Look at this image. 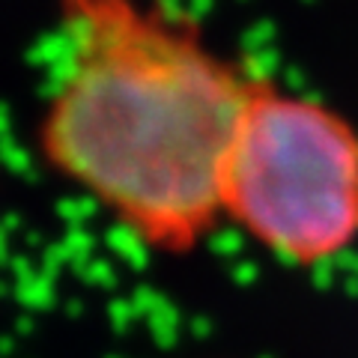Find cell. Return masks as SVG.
I'll return each mask as SVG.
<instances>
[{
  "mask_svg": "<svg viewBox=\"0 0 358 358\" xmlns=\"http://www.w3.org/2000/svg\"><path fill=\"white\" fill-rule=\"evenodd\" d=\"M36 122L45 167L159 254L221 224V171L254 84L155 0H60Z\"/></svg>",
  "mask_w": 358,
  "mask_h": 358,
  "instance_id": "obj_1",
  "label": "cell"
},
{
  "mask_svg": "<svg viewBox=\"0 0 358 358\" xmlns=\"http://www.w3.org/2000/svg\"><path fill=\"white\" fill-rule=\"evenodd\" d=\"M221 221L293 266L358 242V129L320 99L257 78L221 171Z\"/></svg>",
  "mask_w": 358,
  "mask_h": 358,
  "instance_id": "obj_2",
  "label": "cell"
}]
</instances>
